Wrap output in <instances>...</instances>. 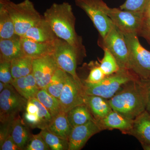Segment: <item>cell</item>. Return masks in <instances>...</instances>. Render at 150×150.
Returning <instances> with one entry per match:
<instances>
[{"instance_id":"6da1fadb","label":"cell","mask_w":150,"mask_h":150,"mask_svg":"<svg viewBox=\"0 0 150 150\" xmlns=\"http://www.w3.org/2000/svg\"><path fill=\"white\" fill-rule=\"evenodd\" d=\"M43 17L57 37L72 46L79 55L85 53L81 38L76 32V18L69 3H54L46 9Z\"/></svg>"},{"instance_id":"7a4b0ae2","label":"cell","mask_w":150,"mask_h":150,"mask_svg":"<svg viewBox=\"0 0 150 150\" xmlns=\"http://www.w3.org/2000/svg\"><path fill=\"white\" fill-rule=\"evenodd\" d=\"M147 81L137 79L124 84L108 100L112 110L134 120L146 109Z\"/></svg>"},{"instance_id":"3957f363","label":"cell","mask_w":150,"mask_h":150,"mask_svg":"<svg viewBox=\"0 0 150 150\" xmlns=\"http://www.w3.org/2000/svg\"><path fill=\"white\" fill-rule=\"evenodd\" d=\"M137 79V77L129 71L120 70L118 72L106 76L97 83H87L84 82V91L86 95L97 96L109 100L124 84Z\"/></svg>"},{"instance_id":"277c9868","label":"cell","mask_w":150,"mask_h":150,"mask_svg":"<svg viewBox=\"0 0 150 150\" xmlns=\"http://www.w3.org/2000/svg\"><path fill=\"white\" fill-rule=\"evenodd\" d=\"M7 8L13 21L16 34L20 37L43 18L30 0H24L18 4L9 0Z\"/></svg>"},{"instance_id":"5b68a950","label":"cell","mask_w":150,"mask_h":150,"mask_svg":"<svg viewBox=\"0 0 150 150\" xmlns=\"http://www.w3.org/2000/svg\"><path fill=\"white\" fill-rule=\"evenodd\" d=\"M130 55V71L138 79L150 81V51L140 43L138 35L124 34Z\"/></svg>"},{"instance_id":"8992f818","label":"cell","mask_w":150,"mask_h":150,"mask_svg":"<svg viewBox=\"0 0 150 150\" xmlns=\"http://www.w3.org/2000/svg\"><path fill=\"white\" fill-rule=\"evenodd\" d=\"M99 45L113 55L120 70L130 71V55L125 36L114 24L104 38L100 39Z\"/></svg>"},{"instance_id":"52a82bcc","label":"cell","mask_w":150,"mask_h":150,"mask_svg":"<svg viewBox=\"0 0 150 150\" xmlns=\"http://www.w3.org/2000/svg\"><path fill=\"white\" fill-rule=\"evenodd\" d=\"M75 4L91 19L100 38H104L113 24L106 14V3L103 0H75Z\"/></svg>"},{"instance_id":"ba28073f","label":"cell","mask_w":150,"mask_h":150,"mask_svg":"<svg viewBox=\"0 0 150 150\" xmlns=\"http://www.w3.org/2000/svg\"><path fill=\"white\" fill-rule=\"evenodd\" d=\"M28 100L9 84L0 93L1 123L15 120L20 112L25 110Z\"/></svg>"},{"instance_id":"9c48e42d","label":"cell","mask_w":150,"mask_h":150,"mask_svg":"<svg viewBox=\"0 0 150 150\" xmlns=\"http://www.w3.org/2000/svg\"><path fill=\"white\" fill-rule=\"evenodd\" d=\"M106 12L112 23L123 34L139 35L145 18L144 13L110 8L108 6Z\"/></svg>"},{"instance_id":"30bf717a","label":"cell","mask_w":150,"mask_h":150,"mask_svg":"<svg viewBox=\"0 0 150 150\" xmlns=\"http://www.w3.org/2000/svg\"><path fill=\"white\" fill-rule=\"evenodd\" d=\"M53 54L59 69L71 75L76 80L81 81L76 71L80 55L72 46L58 38Z\"/></svg>"},{"instance_id":"8fae6325","label":"cell","mask_w":150,"mask_h":150,"mask_svg":"<svg viewBox=\"0 0 150 150\" xmlns=\"http://www.w3.org/2000/svg\"><path fill=\"white\" fill-rule=\"evenodd\" d=\"M83 84L68 74L67 81L59 98L62 112H68L76 106L85 104Z\"/></svg>"},{"instance_id":"7c38bea8","label":"cell","mask_w":150,"mask_h":150,"mask_svg":"<svg viewBox=\"0 0 150 150\" xmlns=\"http://www.w3.org/2000/svg\"><path fill=\"white\" fill-rule=\"evenodd\" d=\"M58 69L53 54L33 59L32 74L39 88L46 89Z\"/></svg>"},{"instance_id":"4fadbf2b","label":"cell","mask_w":150,"mask_h":150,"mask_svg":"<svg viewBox=\"0 0 150 150\" xmlns=\"http://www.w3.org/2000/svg\"><path fill=\"white\" fill-rule=\"evenodd\" d=\"M102 131L101 126L95 119L74 127L68 139L69 150L81 149L92 136Z\"/></svg>"},{"instance_id":"5bb4252c","label":"cell","mask_w":150,"mask_h":150,"mask_svg":"<svg viewBox=\"0 0 150 150\" xmlns=\"http://www.w3.org/2000/svg\"><path fill=\"white\" fill-rule=\"evenodd\" d=\"M56 41L54 43H42L26 38L21 37L23 54L25 56L33 59L54 54Z\"/></svg>"},{"instance_id":"9a60e30c","label":"cell","mask_w":150,"mask_h":150,"mask_svg":"<svg viewBox=\"0 0 150 150\" xmlns=\"http://www.w3.org/2000/svg\"><path fill=\"white\" fill-rule=\"evenodd\" d=\"M23 37L42 43H54L59 38L43 17L30 28Z\"/></svg>"},{"instance_id":"2e32d148","label":"cell","mask_w":150,"mask_h":150,"mask_svg":"<svg viewBox=\"0 0 150 150\" xmlns=\"http://www.w3.org/2000/svg\"><path fill=\"white\" fill-rule=\"evenodd\" d=\"M126 134L134 136L141 144H150V115L146 110L133 120L132 127Z\"/></svg>"},{"instance_id":"e0dca14e","label":"cell","mask_w":150,"mask_h":150,"mask_svg":"<svg viewBox=\"0 0 150 150\" xmlns=\"http://www.w3.org/2000/svg\"><path fill=\"white\" fill-rule=\"evenodd\" d=\"M23 56L20 36L17 35L8 39L0 38V62H11Z\"/></svg>"},{"instance_id":"ac0fdd59","label":"cell","mask_w":150,"mask_h":150,"mask_svg":"<svg viewBox=\"0 0 150 150\" xmlns=\"http://www.w3.org/2000/svg\"><path fill=\"white\" fill-rule=\"evenodd\" d=\"M97 121L99 123L103 130L118 129L123 134H127L132 127L133 120L126 118L112 110L105 118Z\"/></svg>"},{"instance_id":"d6986e66","label":"cell","mask_w":150,"mask_h":150,"mask_svg":"<svg viewBox=\"0 0 150 150\" xmlns=\"http://www.w3.org/2000/svg\"><path fill=\"white\" fill-rule=\"evenodd\" d=\"M85 104L97 121L105 118L112 110L108 99L97 96L86 94Z\"/></svg>"},{"instance_id":"ffe728a7","label":"cell","mask_w":150,"mask_h":150,"mask_svg":"<svg viewBox=\"0 0 150 150\" xmlns=\"http://www.w3.org/2000/svg\"><path fill=\"white\" fill-rule=\"evenodd\" d=\"M11 84L21 95L28 100L35 97L40 89L32 73L25 76L14 79Z\"/></svg>"},{"instance_id":"44dd1931","label":"cell","mask_w":150,"mask_h":150,"mask_svg":"<svg viewBox=\"0 0 150 150\" xmlns=\"http://www.w3.org/2000/svg\"><path fill=\"white\" fill-rule=\"evenodd\" d=\"M11 135L21 149L24 150L32 134L28 126L19 115L13 122Z\"/></svg>"},{"instance_id":"7402d4cb","label":"cell","mask_w":150,"mask_h":150,"mask_svg":"<svg viewBox=\"0 0 150 150\" xmlns=\"http://www.w3.org/2000/svg\"><path fill=\"white\" fill-rule=\"evenodd\" d=\"M46 129L56 136L68 140L73 128L67 112H61L53 118Z\"/></svg>"},{"instance_id":"603a6c76","label":"cell","mask_w":150,"mask_h":150,"mask_svg":"<svg viewBox=\"0 0 150 150\" xmlns=\"http://www.w3.org/2000/svg\"><path fill=\"white\" fill-rule=\"evenodd\" d=\"M9 0H0V38L8 39L17 35L7 4Z\"/></svg>"},{"instance_id":"cb8c5ba5","label":"cell","mask_w":150,"mask_h":150,"mask_svg":"<svg viewBox=\"0 0 150 150\" xmlns=\"http://www.w3.org/2000/svg\"><path fill=\"white\" fill-rule=\"evenodd\" d=\"M67 114L68 120L73 128L95 119L85 104L74 108Z\"/></svg>"},{"instance_id":"d4e9b609","label":"cell","mask_w":150,"mask_h":150,"mask_svg":"<svg viewBox=\"0 0 150 150\" xmlns=\"http://www.w3.org/2000/svg\"><path fill=\"white\" fill-rule=\"evenodd\" d=\"M30 57L23 56L11 62V70L13 79L25 76L32 73L33 62Z\"/></svg>"},{"instance_id":"484cf974","label":"cell","mask_w":150,"mask_h":150,"mask_svg":"<svg viewBox=\"0 0 150 150\" xmlns=\"http://www.w3.org/2000/svg\"><path fill=\"white\" fill-rule=\"evenodd\" d=\"M35 98L46 108L53 118L62 112L59 99L48 93L45 89H40Z\"/></svg>"},{"instance_id":"4316f807","label":"cell","mask_w":150,"mask_h":150,"mask_svg":"<svg viewBox=\"0 0 150 150\" xmlns=\"http://www.w3.org/2000/svg\"><path fill=\"white\" fill-rule=\"evenodd\" d=\"M68 74L64 71L58 69L45 89L48 93L59 99L67 81Z\"/></svg>"},{"instance_id":"83f0119b","label":"cell","mask_w":150,"mask_h":150,"mask_svg":"<svg viewBox=\"0 0 150 150\" xmlns=\"http://www.w3.org/2000/svg\"><path fill=\"white\" fill-rule=\"evenodd\" d=\"M40 134L52 150H69V141L51 133L46 129H42Z\"/></svg>"},{"instance_id":"f1b7e54d","label":"cell","mask_w":150,"mask_h":150,"mask_svg":"<svg viewBox=\"0 0 150 150\" xmlns=\"http://www.w3.org/2000/svg\"><path fill=\"white\" fill-rule=\"evenodd\" d=\"M104 50V56L100 62L99 67L106 76L118 72L120 70L116 59L110 51L106 48Z\"/></svg>"},{"instance_id":"f546056e","label":"cell","mask_w":150,"mask_h":150,"mask_svg":"<svg viewBox=\"0 0 150 150\" xmlns=\"http://www.w3.org/2000/svg\"><path fill=\"white\" fill-rule=\"evenodd\" d=\"M29 100L36 105L38 108L37 114L40 118L41 130L46 129L48 124L52 121L53 117L46 108L39 100H38L36 98H33Z\"/></svg>"},{"instance_id":"4dcf8cb0","label":"cell","mask_w":150,"mask_h":150,"mask_svg":"<svg viewBox=\"0 0 150 150\" xmlns=\"http://www.w3.org/2000/svg\"><path fill=\"white\" fill-rule=\"evenodd\" d=\"M150 0H126L120 8L123 10L140 12L144 13Z\"/></svg>"},{"instance_id":"1f68e13d","label":"cell","mask_w":150,"mask_h":150,"mask_svg":"<svg viewBox=\"0 0 150 150\" xmlns=\"http://www.w3.org/2000/svg\"><path fill=\"white\" fill-rule=\"evenodd\" d=\"M24 150H48L51 149L39 133L37 135H32Z\"/></svg>"},{"instance_id":"d6a6232c","label":"cell","mask_w":150,"mask_h":150,"mask_svg":"<svg viewBox=\"0 0 150 150\" xmlns=\"http://www.w3.org/2000/svg\"><path fill=\"white\" fill-rule=\"evenodd\" d=\"M13 79L11 70V62H0V81L11 84Z\"/></svg>"},{"instance_id":"836d02e7","label":"cell","mask_w":150,"mask_h":150,"mask_svg":"<svg viewBox=\"0 0 150 150\" xmlns=\"http://www.w3.org/2000/svg\"><path fill=\"white\" fill-rule=\"evenodd\" d=\"M106 76L99 66L94 67L91 70L88 77L85 82L89 83H96L99 82Z\"/></svg>"},{"instance_id":"e575fe53","label":"cell","mask_w":150,"mask_h":150,"mask_svg":"<svg viewBox=\"0 0 150 150\" xmlns=\"http://www.w3.org/2000/svg\"><path fill=\"white\" fill-rule=\"evenodd\" d=\"M23 120L25 124L30 128L41 129L40 118L37 113L31 114L25 111L23 115Z\"/></svg>"},{"instance_id":"d590c367","label":"cell","mask_w":150,"mask_h":150,"mask_svg":"<svg viewBox=\"0 0 150 150\" xmlns=\"http://www.w3.org/2000/svg\"><path fill=\"white\" fill-rule=\"evenodd\" d=\"M13 121L1 123V131H0V145H1L6 139L9 136L11 135Z\"/></svg>"},{"instance_id":"8d00e7d4","label":"cell","mask_w":150,"mask_h":150,"mask_svg":"<svg viewBox=\"0 0 150 150\" xmlns=\"http://www.w3.org/2000/svg\"><path fill=\"white\" fill-rule=\"evenodd\" d=\"M1 150H21L20 148L16 145L11 135L9 136L1 145H0Z\"/></svg>"},{"instance_id":"74e56055","label":"cell","mask_w":150,"mask_h":150,"mask_svg":"<svg viewBox=\"0 0 150 150\" xmlns=\"http://www.w3.org/2000/svg\"><path fill=\"white\" fill-rule=\"evenodd\" d=\"M139 35L144 38L150 43V19L145 18Z\"/></svg>"},{"instance_id":"f35d334b","label":"cell","mask_w":150,"mask_h":150,"mask_svg":"<svg viewBox=\"0 0 150 150\" xmlns=\"http://www.w3.org/2000/svg\"><path fill=\"white\" fill-rule=\"evenodd\" d=\"M25 111L31 114H37L38 111V108L37 105L34 104L31 100H28Z\"/></svg>"},{"instance_id":"ab89813d","label":"cell","mask_w":150,"mask_h":150,"mask_svg":"<svg viewBox=\"0 0 150 150\" xmlns=\"http://www.w3.org/2000/svg\"><path fill=\"white\" fill-rule=\"evenodd\" d=\"M145 110L150 115V81H147V100Z\"/></svg>"},{"instance_id":"60d3db41","label":"cell","mask_w":150,"mask_h":150,"mask_svg":"<svg viewBox=\"0 0 150 150\" xmlns=\"http://www.w3.org/2000/svg\"><path fill=\"white\" fill-rule=\"evenodd\" d=\"M145 18L150 19V0L144 12Z\"/></svg>"},{"instance_id":"b9f144b4","label":"cell","mask_w":150,"mask_h":150,"mask_svg":"<svg viewBox=\"0 0 150 150\" xmlns=\"http://www.w3.org/2000/svg\"><path fill=\"white\" fill-rule=\"evenodd\" d=\"M9 84H6L2 82H0V93L1 92L6 88L8 86Z\"/></svg>"},{"instance_id":"7bdbcfd3","label":"cell","mask_w":150,"mask_h":150,"mask_svg":"<svg viewBox=\"0 0 150 150\" xmlns=\"http://www.w3.org/2000/svg\"><path fill=\"white\" fill-rule=\"evenodd\" d=\"M142 148L144 150H150V144H142Z\"/></svg>"}]
</instances>
